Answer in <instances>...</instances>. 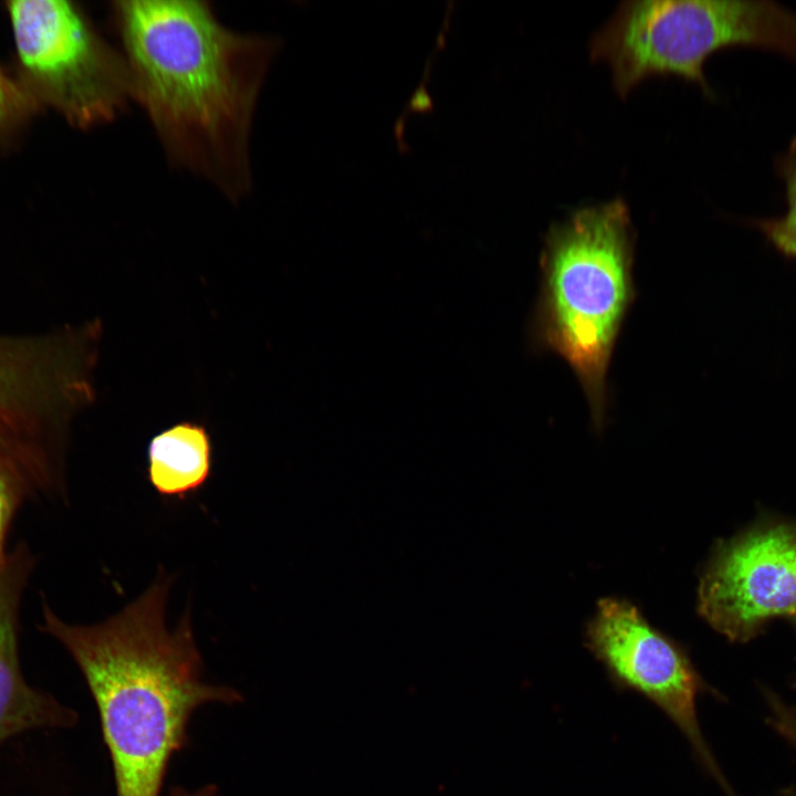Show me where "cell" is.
Wrapping results in <instances>:
<instances>
[{"mask_svg": "<svg viewBox=\"0 0 796 796\" xmlns=\"http://www.w3.org/2000/svg\"><path fill=\"white\" fill-rule=\"evenodd\" d=\"M109 10L133 101L168 159L243 198L252 119L280 39L230 29L206 1H114Z\"/></svg>", "mask_w": 796, "mask_h": 796, "instance_id": "cell-1", "label": "cell"}, {"mask_svg": "<svg viewBox=\"0 0 796 796\" xmlns=\"http://www.w3.org/2000/svg\"><path fill=\"white\" fill-rule=\"evenodd\" d=\"M29 491L14 462L0 448V572L7 561V535L13 515Z\"/></svg>", "mask_w": 796, "mask_h": 796, "instance_id": "cell-13", "label": "cell"}, {"mask_svg": "<svg viewBox=\"0 0 796 796\" xmlns=\"http://www.w3.org/2000/svg\"><path fill=\"white\" fill-rule=\"evenodd\" d=\"M146 455L150 485L161 496L182 500L201 489L211 475V434L201 422L178 421L151 437Z\"/></svg>", "mask_w": 796, "mask_h": 796, "instance_id": "cell-10", "label": "cell"}, {"mask_svg": "<svg viewBox=\"0 0 796 796\" xmlns=\"http://www.w3.org/2000/svg\"><path fill=\"white\" fill-rule=\"evenodd\" d=\"M411 112H418V113H430L433 109V102L431 96L426 90V86L420 84L418 88L412 94L407 108Z\"/></svg>", "mask_w": 796, "mask_h": 796, "instance_id": "cell-15", "label": "cell"}, {"mask_svg": "<svg viewBox=\"0 0 796 796\" xmlns=\"http://www.w3.org/2000/svg\"><path fill=\"white\" fill-rule=\"evenodd\" d=\"M733 46L796 62V12L768 0L624 1L593 35L589 52L609 64L621 97L649 76L675 74L714 98L704 63Z\"/></svg>", "mask_w": 796, "mask_h": 796, "instance_id": "cell-4", "label": "cell"}, {"mask_svg": "<svg viewBox=\"0 0 796 796\" xmlns=\"http://www.w3.org/2000/svg\"><path fill=\"white\" fill-rule=\"evenodd\" d=\"M41 112L14 72L0 65V159L18 147Z\"/></svg>", "mask_w": 796, "mask_h": 796, "instance_id": "cell-12", "label": "cell"}, {"mask_svg": "<svg viewBox=\"0 0 796 796\" xmlns=\"http://www.w3.org/2000/svg\"><path fill=\"white\" fill-rule=\"evenodd\" d=\"M98 321L39 336L0 335V447L43 465L63 457L72 416L94 399Z\"/></svg>", "mask_w": 796, "mask_h": 796, "instance_id": "cell-6", "label": "cell"}, {"mask_svg": "<svg viewBox=\"0 0 796 796\" xmlns=\"http://www.w3.org/2000/svg\"><path fill=\"white\" fill-rule=\"evenodd\" d=\"M32 567L29 549L19 546L8 554L0 572V741L29 727L70 722L73 718L30 689L21 675L19 612Z\"/></svg>", "mask_w": 796, "mask_h": 796, "instance_id": "cell-9", "label": "cell"}, {"mask_svg": "<svg viewBox=\"0 0 796 796\" xmlns=\"http://www.w3.org/2000/svg\"><path fill=\"white\" fill-rule=\"evenodd\" d=\"M775 170L784 184L786 210L779 217L751 219L748 223L782 256L796 260V135L775 159Z\"/></svg>", "mask_w": 796, "mask_h": 796, "instance_id": "cell-11", "label": "cell"}, {"mask_svg": "<svg viewBox=\"0 0 796 796\" xmlns=\"http://www.w3.org/2000/svg\"><path fill=\"white\" fill-rule=\"evenodd\" d=\"M170 585L160 573L136 600L90 626L65 622L46 604L42 608L41 628L70 652L94 696L117 796H159L192 712L241 700L233 689L202 681L189 609L175 629L167 628Z\"/></svg>", "mask_w": 796, "mask_h": 796, "instance_id": "cell-2", "label": "cell"}, {"mask_svg": "<svg viewBox=\"0 0 796 796\" xmlns=\"http://www.w3.org/2000/svg\"><path fill=\"white\" fill-rule=\"evenodd\" d=\"M635 238L629 208L617 197L553 223L541 254L533 338L570 366L596 430L605 421L612 350L636 297Z\"/></svg>", "mask_w": 796, "mask_h": 796, "instance_id": "cell-3", "label": "cell"}, {"mask_svg": "<svg viewBox=\"0 0 796 796\" xmlns=\"http://www.w3.org/2000/svg\"><path fill=\"white\" fill-rule=\"evenodd\" d=\"M699 611L734 641L795 617L796 525H760L719 547L701 578Z\"/></svg>", "mask_w": 796, "mask_h": 796, "instance_id": "cell-8", "label": "cell"}, {"mask_svg": "<svg viewBox=\"0 0 796 796\" xmlns=\"http://www.w3.org/2000/svg\"><path fill=\"white\" fill-rule=\"evenodd\" d=\"M217 788L213 785L205 786L193 793H187L180 788H175L170 796H216Z\"/></svg>", "mask_w": 796, "mask_h": 796, "instance_id": "cell-16", "label": "cell"}, {"mask_svg": "<svg viewBox=\"0 0 796 796\" xmlns=\"http://www.w3.org/2000/svg\"><path fill=\"white\" fill-rule=\"evenodd\" d=\"M14 49L15 76L43 111L51 108L72 127L113 122L133 101L122 51L98 32L76 2H6Z\"/></svg>", "mask_w": 796, "mask_h": 796, "instance_id": "cell-5", "label": "cell"}, {"mask_svg": "<svg viewBox=\"0 0 796 796\" xmlns=\"http://www.w3.org/2000/svg\"><path fill=\"white\" fill-rule=\"evenodd\" d=\"M772 725L796 747V711L775 694L767 692Z\"/></svg>", "mask_w": 796, "mask_h": 796, "instance_id": "cell-14", "label": "cell"}, {"mask_svg": "<svg viewBox=\"0 0 796 796\" xmlns=\"http://www.w3.org/2000/svg\"><path fill=\"white\" fill-rule=\"evenodd\" d=\"M586 646L612 685L656 705L683 734L704 769L733 796L700 727L696 701L709 687L687 650L650 626L632 604L617 598L598 603Z\"/></svg>", "mask_w": 796, "mask_h": 796, "instance_id": "cell-7", "label": "cell"}]
</instances>
